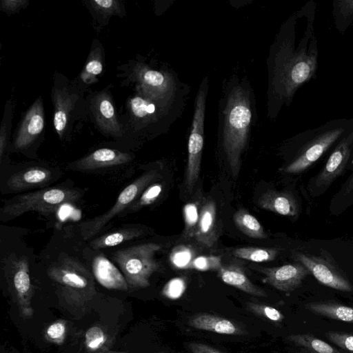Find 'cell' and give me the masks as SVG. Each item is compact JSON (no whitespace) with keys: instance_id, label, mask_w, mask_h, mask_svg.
<instances>
[{"instance_id":"1","label":"cell","mask_w":353,"mask_h":353,"mask_svg":"<svg viewBox=\"0 0 353 353\" xmlns=\"http://www.w3.org/2000/svg\"><path fill=\"white\" fill-rule=\"evenodd\" d=\"M305 29L296 46V12L281 26L270 48L268 63V117L275 119L283 105L289 106L297 90L316 77L319 51L314 32L316 4L303 7Z\"/></svg>"},{"instance_id":"2","label":"cell","mask_w":353,"mask_h":353,"mask_svg":"<svg viewBox=\"0 0 353 353\" xmlns=\"http://www.w3.org/2000/svg\"><path fill=\"white\" fill-rule=\"evenodd\" d=\"M223 85L219 103L218 139L232 176L236 178L242 154L256 121V101L246 77L233 74Z\"/></svg>"},{"instance_id":"3","label":"cell","mask_w":353,"mask_h":353,"mask_svg":"<svg viewBox=\"0 0 353 353\" xmlns=\"http://www.w3.org/2000/svg\"><path fill=\"white\" fill-rule=\"evenodd\" d=\"M353 131V119H335L301 132L286 141L290 159L282 171L288 174L307 172Z\"/></svg>"},{"instance_id":"4","label":"cell","mask_w":353,"mask_h":353,"mask_svg":"<svg viewBox=\"0 0 353 353\" xmlns=\"http://www.w3.org/2000/svg\"><path fill=\"white\" fill-rule=\"evenodd\" d=\"M47 273L56 284L61 307L76 318H81L96 295L94 278L76 259L64 256L51 265Z\"/></svg>"},{"instance_id":"5","label":"cell","mask_w":353,"mask_h":353,"mask_svg":"<svg viewBox=\"0 0 353 353\" xmlns=\"http://www.w3.org/2000/svg\"><path fill=\"white\" fill-rule=\"evenodd\" d=\"M133 81L139 93L165 108L185 106L188 85L180 81L174 72L152 69L145 64L134 67Z\"/></svg>"},{"instance_id":"6","label":"cell","mask_w":353,"mask_h":353,"mask_svg":"<svg viewBox=\"0 0 353 353\" xmlns=\"http://www.w3.org/2000/svg\"><path fill=\"white\" fill-rule=\"evenodd\" d=\"M81 196L79 190L65 188H50L19 194L5 203L1 209V218L8 221L30 211L52 213L60 205L75 202Z\"/></svg>"},{"instance_id":"7","label":"cell","mask_w":353,"mask_h":353,"mask_svg":"<svg viewBox=\"0 0 353 353\" xmlns=\"http://www.w3.org/2000/svg\"><path fill=\"white\" fill-rule=\"evenodd\" d=\"M161 245L145 243L120 249L112 255L128 283L129 289L138 290L150 285L151 276L159 268L155 254Z\"/></svg>"},{"instance_id":"8","label":"cell","mask_w":353,"mask_h":353,"mask_svg":"<svg viewBox=\"0 0 353 353\" xmlns=\"http://www.w3.org/2000/svg\"><path fill=\"white\" fill-rule=\"evenodd\" d=\"M1 265L8 290L19 315L25 319H31L34 314V288L28 257L11 253L2 259Z\"/></svg>"},{"instance_id":"9","label":"cell","mask_w":353,"mask_h":353,"mask_svg":"<svg viewBox=\"0 0 353 353\" xmlns=\"http://www.w3.org/2000/svg\"><path fill=\"white\" fill-rule=\"evenodd\" d=\"M208 88V77H204L195 97L193 117L188 142V154L185 170V185L190 192L192 191L200 172L204 143V123Z\"/></svg>"},{"instance_id":"10","label":"cell","mask_w":353,"mask_h":353,"mask_svg":"<svg viewBox=\"0 0 353 353\" xmlns=\"http://www.w3.org/2000/svg\"><path fill=\"white\" fill-rule=\"evenodd\" d=\"M353 153V131L346 135L329 153L325 163L307 183V190L312 197L323 194L347 170Z\"/></svg>"},{"instance_id":"11","label":"cell","mask_w":353,"mask_h":353,"mask_svg":"<svg viewBox=\"0 0 353 353\" xmlns=\"http://www.w3.org/2000/svg\"><path fill=\"white\" fill-rule=\"evenodd\" d=\"M157 174L156 170H151L144 173L121 192L115 203L109 210L103 214L80 223L79 228L83 238L85 240L91 239L97 234L114 216L125 209H128Z\"/></svg>"},{"instance_id":"12","label":"cell","mask_w":353,"mask_h":353,"mask_svg":"<svg viewBox=\"0 0 353 353\" xmlns=\"http://www.w3.org/2000/svg\"><path fill=\"white\" fill-rule=\"evenodd\" d=\"M325 251L321 256L296 252L294 258L302 263L321 284L341 292L353 291V285Z\"/></svg>"},{"instance_id":"13","label":"cell","mask_w":353,"mask_h":353,"mask_svg":"<svg viewBox=\"0 0 353 353\" xmlns=\"http://www.w3.org/2000/svg\"><path fill=\"white\" fill-rule=\"evenodd\" d=\"M261 272L265 275L264 283L285 292L298 288L310 274L308 270L297 261L279 267L262 268Z\"/></svg>"},{"instance_id":"14","label":"cell","mask_w":353,"mask_h":353,"mask_svg":"<svg viewBox=\"0 0 353 353\" xmlns=\"http://www.w3.org/2000/svg\"><path fill=\"white\" fill-rule=\"evenodd\" d=\"M44 125L43 105L39 97L30 107L21 121L14 139V148L22 150L28 148L43 132Z\"/></svg>"},{"instance_id":"15","label":"cell","mask_w":353,"mask_h":353,"mask_svg":"<svg viewBox=\"0 0 353 353\" xmlns=\"http://www.w3.org/2000/svg\"><path fill=\"white\" fill-rule=\"evenodd\" d=\"M91 107L95 121L103 132L117 137L123 134L122 126L109 94L105 91L97 94L92 100Z\"/></svg>"},{"instance_id":"16","label":"cell","mask_w":353,"mask_h":353,"mask_svg":"<svg viewBox=\"0 0 353 353\" xmlns=\"http://www.w3.org/2000/svg\"><path fill=\"white\" fill-rule=\"evenodd\" d=\"M258 204L266 210L294 219L301 211L300 201L289 190H268L259 197Z\"/></svg>"},{"instance_id":"17","label":"cell","mask_w":353,"mask_h":353,"mask_svg":"<svg viewBox=\"0 0 353 353\" xmlns=\"http://www.w3.org/2000/svg\"><path fill=\"white\" fill-rule=\"evenodd\" d=\"M54 106L53 125L59 138L66 132L77 95L67 87H54L52 92Z\"/></svg>"},{"instance_id":"18","label":"cell","mask_w":353,"mask_h":353,"mask_svg":"<svg viewBox=\"0 0 353 353\" xmlns=\"http://www.w3.org/2000/svg\"><path fill=\"white\" fill-rule=\"evenodd\" d=\"M132 159V156L128 153L115 149L100 148L73 162L70 165V168L77 170H92L124 164Z\"/></svg>"},{"instance_id":"19","label":"cell","mask_w":353,"mask_h":353,"mask_svg":"<svg viewBox=\"0 0 353 353\" xmlns=\"http://www.w3.org/2000/svg\"><path fill=\"white\" fill-rule=\"evenodd\" d=\"M92 268L94 278L103 287L109 290H128L123 273L103 254L93 259Z\"/></svg>"},{"instance_id":"20","label":"cell","mask_w":353,"mask_h":353,"mask_svg":"<svg viewBox=\"0 0 353 353\" xmlns=\"http://www.w3.org/2000/svg\"><path fill=\"white\" fill-rule=\"evenodd\" d=\"M190 327L197 330L228 335H242L243 329L236 323L209 313H199L188 321Z\"/></svg>"},{"instance_id":"21","label":"cell","mask_w":353,"mask_h":353,"mask_svg":"<svg viewBox=\"0 0 353 353\" xmlns=\"http://www.w3.org/2000/svg\"><path fill=\"white\" fill-rule=\"evenodd\" d=\"M216 209L214 201L207 200L200 210L199 220L196 231V240L205 247H212L217 239L216 228Z\"/></svg>"},{"instance_id":"22","label":"cell","mask_w":353,"mask_h":353,"mask_svg":"<svg viewBox=\"0 0 353 353\" xmlns=\"http://www.w3.org/2000/svg\"><path fill=\"white\" fill-rule=\"evenodd\" d=\"M219 276L225 283L247 294L266 297V292L255 285L247 276L242 267L236 264L222 265L218 270Z\"/></svg>"},{"instance_id":"23","label":"cell","mask_w":353,"mask_h":353,"mask_svg":"<svg viewBox=\"0 0 353 353\" xmlns=\"http://www.w3.org/2000/svg\"><path fill=\"white\" fill-rule=\"evenodd\" d=\"M51 179L50 170L41 167H32L12 175L6 183L10 190L20 191L43 185Z\"/></svg>"},{"instance_id":"24","label":"cell","mask_w":353,"mask_h":353,"mask_svg":"<svg viewBox=\"0 0 353 353\" xmlns=\"http://www.w3.org/2000/svg\"><path fill=\"white\" fill-rule=\"evenodd\" d=\"M305 308L315 315L353 324V307L330 300L307 303Z\"/></svg>"},{"instance_id":"25","label":"cell","mask_w":353,"mask_h":353,"mask_svg":"<svg viewBox=\"0 0 353 353\" xmlns=\"http://www.w3.org/2000/svg\"><path fill=\"white\" fill-rule=\"evenodd\" d=\"M113 339L107 329L101 325L90 327L84 334L85 353H109Z\"/></svg>"},{"instance_id":"26","label":"cell","mask_w":353,"mask_h":353,"mask_svg":"<svg viewBox=\"0 0 353 353\" xmlns=\"http://www.w3.org/2000/svg\"><path fill=\"white\" fill-rule=\"evenodd\" d=\"M347 170L351 171L350 174L330 201V210L332 214L339 215L353 204V153Z\"/></svg>"},{"instance_id":"27","label":"cell","mask_w":353,"mask_h":353,"mask_svg":"<svg viewBox=\"0 0 353 353\" xmlns=\"http://www.w3.org/2000/svg\"><path fill=\"white\" fill-rule=\"evenodd\" d=\"M144 235V231L139 228H127L105 234L94 239L90 246L94 250L118 245L125 241Z\"/></svg>"},{"instance_id":"28","label":"cell","mask_w":353,"mask_h":353,"mask_svg":"<svg viewBox=\"0 0 353 353\" xmlns=\"http://www.w3.org/2000/svg\"><path fill=\"white\" fill-rule=\"evenodd\" d=\"M286 340L303 347L310 353H349L330 345L311 334H290L286 336Z\"/></svg>"},{"instance_id":"29","label":"cell","mask_w":353,"mask_h":353,"mask_svg":"<svg viewBox=\"0 0 353 353\" xmlns=\"http://www.w3.org/2000/svg\"><path fill=\"white\" fill-rule=\"evenodd\" d=\"M237 228L246 236L254 239H265L267 234L259 221L248 211L240 209L233 216Z\"/></svg>"},{"instance_id":"30","label":"cell","mask_w":353,"mask_h":353,"mask_svg":"<svg viewBox=\"0 0 353 353\" xmlns=\"http://www.w3.org/2000/svg\"><path fill=\"white\" fill-rule=\"evenodd\" d=\"M332 17L337 30L344 34L353 23V0H334Z\"/></svg>"},{"instance_id":"31","label":"cell","mask_w":353,"mask_h":353,"mask_svg":"<svg viewBox=\"0 0 353 353\" xmlns=\"http://www.w3.org/2000/svg\"><path fill=\"white\" fill-rule=\"evenodd\" d=\"M279 253L276 248H263L245 247L234 250L232 254L234 256L253 262H266L273 261Z\"/></svg>"},{"instance_id":"32","label":"cell","mask_w":353,"mask_h":353,"mask_svg":"<svg viewBox=\"0 0 353 353\" xmlns=\"http://www.w3.org/2000/svg\"><path fill=\"white\" fill-rule=\"evenodd\" d=\"M103 69V58L101 49H92L81 74V79L84 83H93L96 77L101 74Z\"/></svg>"},{"instance_id":"33","label":"cell","mask_w":353,"mask_h":353,"mask_svg":"<svg viewBox=\"0 0 353 353\" xmlns=\"http://www.w3.org/2000/svg\"><path fill=\"white\" fill-rule=\"evenodd\" d=\"M246 308L256 316L274 323H281L285 319L276 308L262 303L248 302Z\"/></svg>"},{"instance_id":"34","label":"cell","mask_w":353,"mask_h":353,"mask_svg":"<svg viewBox=\"0 0 353 353\" xmlns=\"http://www.w3.org/2000/svg\"><path fill=\"white\" fill-rule=\"evenodd\" d=\"M200 212L195 203H188L183 207L185 229L183 236L188 239L195 236Z\"/></svg>"},{"instance_id":"35","label":"cell","mask_w":353,"mask_h":353,"mask_svg":"<svg viewBox=\"0 0 353 353\" xmlns=\"http://www.w3.org/2000/svg\"><path fill=\"white\" fill-rule=\"evenodd\" d=\"M194 250L186 245L175 247L170 255V260L172 265L178 269L190 268V264L194 259Z\"/></svg>"},{"instance_id":"36","label":"cell","mask_w":353,"mask_h":353,"mask_svg":"<svg viewBox=\"0 0 353 353\" xmlns=\"http://www.w3.org/2000/svg\"><path fill=\"white\" fill-rule=\"evenodd\" d=\"M90 4L94 12L103 18L121 15L123 7L121 1L115 0H92Z\"/></svg>"},{"instance_id":"37","label":"cell","mask_w":353,"mask_h":353,"mask_svg":"<svg viewBox=\"0 0 353 353\" xmlns=\"http://www.w3.org/2000/svg\"><path fill=\"white\" fill-rule=\"evenodd\" d=\"M67 332V322L63 319H58L46 328L44 338L50 343L61 345L66 338Z\"/></svg>"},{"instance_id":"38","label":"cell","mask_w":353,"mask_h":353,"mask_svg":"<svg viewBox=\"0 0 353 353\" xmlns=\"http://www.w3.org/2000/svg\"><path fill=\"white\" fill-rule=\"evenodd\" d=\"M163 185L161 183H154L146 188L138 200L132 204L128 212H134L144 206L153 203L162 192Z\"/></svg>"},{"instance_id":"39","label":"cell","mask_w":353,"mask_h":353,"mask_svg":"<svg viewBox=\"0 0 353 353\" xmlns=\"http://www.w3.org/2000/svg\"><path fill=\"white\" fill-rule=\"evenodd\" d=\"M221 266V258L219 256H199L190 264V268L199 271L219 270Z\"/></svg>"},{"instance_id":"40","label":"cell","mask_w":353,"mask_h":353,"mask_svg":"<svg viewBox=\"0 0 353 353\" xmlns=\"http://www.w3.org/2000/svg\"><path fill=\"white\" fill-rule=\"evenodd\" d=\"M326 338L333 344L349 353H353V334L329 331L325 333Z\"/></svg>"},{"instance_id":"41","label":"cell","mask_w":353,"mask_h":353,"mask_svg":"<svg viewBox=\"0 0 353 353\" xmlns=\"http://www.w3.org/2000/svg\"><path fill=\"white\" fill-rule=\"evenodd\" d=\"M186 283L182 278H174L170 280L163 287L162 294L166 298L176 299L185 292Z\"/></svg>"},{"instance_id":"42","label":"cell","mask_w":353,"mask_h":353,"mask_svg":"<svg viewBox=\"0 0 353 353\" xmlns=\"http://www.w3.org/2000/svg\"><path fill=\"white\" fill-rule=\"evenodd\" d=\"M28 3V1L26 0H2L1 9L5 12L14 13L26 6Z\"/></svg>"},{"instance_id":"43","label":"cell","mask_w":353,"mask_h":353,"mask_svg":"<svg viewBox=\"0 0 353 353\" xmlns=\"http://www.w3.org/2000/svg\"><path fill=\"white\" fill-rule=\"evenodd\" d=\"M188 347L192 353H223L213 347L202 343L190 342Z\"/></svg>"},{"instance_id":"44","label":"cell","mask_w":353,"mask_h":353,"mask_svg":"<svg viewBox=\"0 0 353 353\" xmlns=\"http://www.w3.org/2000/svg\"><path fill=\"white\" fill-rule=\"evenodd\" d=\"M7 142V130L6 125L3 122L1 124V128L0 131V158L1 160L3 158L4 150L6 149Z\"/></svg>"},{"instance_id":"45","label":"cell","mask_w":353,"mask_h":353,"mask_svg":"<svg viewBox=\"0 0 353 353\" xmlns=\"http://www.w3.org/2000/svg\"><path fill=\"white\" fill-rule=\"evenodd\" d=\"M296 353H310V352H308L307 350L303 349V350H302L301 351H299V352H297Z\"/></svg>"},{"instance_id":"46","label":"cell","mask_w":353,"mask_h":353,"mask_svg":"<svg viewBox=\"0 0 353 353\" xmlns=\"http://www.w3.org/2000/svg\"><path fill=\"white\" fill-rule=\"evenodd\" d=\"M154 353H165L164 352H154Z\"/></svg>"}]
</instances>
